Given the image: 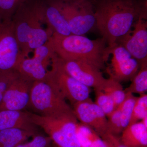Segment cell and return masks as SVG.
I'll return each mask as SVG.
<instances>
[{"label":"cell","mask_w":147,"mask_h":147,"mask_svg":"<svg viewBox=\"0 0 147 147\" xmlns=\"http://www.w3.org/2000/svg\"><path fill=\"white\" fill-rule=\"evenodd\" d=\"M95 16L96 29L111 48L139 18H147V0H96Z\"/></svg>","instance_id":"obj_1"},{"label":"cell","mask_w":147,"mask_h":147,"mask_svg":"<svg viewBox=\"0 0 147 147\" xmlns=\"http://www.w3.org/2000/svg\"><path fill=\"white\" fill-rule=\"evenodd\" d=\"M45 0H27L18 6L11 19L15 36L22 55L43 45L53 33L43 28Z\"/></svg>","instance_id":"obj_2"},{"label":"cell","mask_w":147,"mask_h":147,"mask_svg":"<svg viewBox=\"0 0 147 147\" xmlns=\"http://www.w3.org/2000/svg\"><path fill=\"white\" fill-rule=\"evenodd\" d=\"M49 40L55 54L64 60L84 61L101 70L110 57V48L102 37L91 40L84 35L53 33Z\"/></svg>","instance_id":"obj_3"},{"label":"cell","mask_w":147,"mask_h":147,"mask_svg":"<svg viewBox=\"0 0 147 147\" xmlns=\"http://www.w3.org/2000/svg\"><path fill=\"white\" fill-rule=\"evenodd\" d=\"M33 123L42 129L60 147H81L77 137L78 121L73 113L57 117H45L30 112Z\"/></svg>","instance_id":"obj_4"},{"label":"cell","mask_w":147,"mask_h":147,"mask_svg":"<svg viewBox=\"0 0 147 147\" xmlns=\"http://www.w3.org/2000/svg\"><path fill=\"white\" fill-rule=\"evenodd\" d=\"M28 108L32 113L45 117H57L73 112L66 100L45 81L33 82Z\"/></svg>","instance_id":"obj_5"},{"label":"cell","mask_w":147,"mask_h":147,"mask_svg":"<svg viewBox=\"0 0 147 147\" xmlns=\"http://www.w3.org/2000/svg\"><path fill=\"white\" fill-rule=\"evenodd\" d=\"M71 34L84 35L96 29V0H56Z\"/></svg>","instance_id":"obj_6"},{"label":"cell","mask_w":147,"mask_h":147,"mask_svg":"<svg viewBox=\"0 0 147 147\" xmlns=\"http://www.w3.org/2000/svg\"><path fill=\"white\" fill-rule=\"evenodd\" d=\"M45 81L71 105L90 98V88L66 73L53 59Z\"/></svg>","instance_id":"obj_7"},{"label":"cell","mask_w":147,"mask_h":147,"mask_svg":"<svg viewBox=\"0 0 147 147\" xmlns=\"http://www.w3.org/2000/svg\"><path fill=\"white\" fill-rule=\"evenodd\" d=\"M25 57L22 55L12 21H3L0 26V72L16 69Z\"/></svg>","instance_id":"obj_8"},{"label":"cell","mask_w":147,"mask_h":147,"mask_svg":"<svg viewBox=\"0 0 147 147\" xmlns=\"http://www.w3.org/2000/svg\"><path fill=\"white\" fill-rule=\"evenodd\" d=\"M53 60L69 76L90 88L100 89L106 79L100 69L86 62L79 60H66L55 54Z\"/></svg>","instance_id":"obj_9"},{"label":"cell","mask_w":147,"mask_h":147,"mask_svg":"<svg viewBox=\"0 0 147 147\" xmlns=\"http://www.w3.org/2000/svg\"><path fill=\"white\" fill-rule=\"evenodd\" d=\"M110 48L111 58L107 69L109 78L120 83L131 81L140 68L139 62L122 45L116 44Z\"/></svg>","instance_id":"obj_10"},{"label":"cell","mask_w":147,"mask_h":147,"mask_svg":"<svg viewBox=\"0 0 147 147\" xmlns=\"http://www.w3.org/2000/svg\"><path fill=\"white\" fill-rule=\"evenodd\" d=\"M74 115L80 123L91 127L101 137L108 130V118L90 98L72 105Z\"/></svg>","instance_id":"obj_11"},{"label":"cell","mask_w":147,"mask_h":147,"mask_svg":"<svg viewBox=\"0 0 147 147\" xmlns=\"http://www.w3.org/2000/svg\"><path fill=\"white\" fill-rule=\"evenodd\" d=\"M147 18L137 20L129 32L121 38L116 44L125 48L140 64L147 61Z\"/></svg>","instance_id":"obj_12"},{"label":"cell","mask_w":147,"mask_h":147,"mask_svg":"<svg viewBox=\"0 0 147 147\" xmlns=\"http://www.w3.org/2000/svg\"><path fill=\"white\" fill-rule=\"evenodd\" d=\"M33 82L20 75L5 93L0 103V110H26L28 107Z\"/></svg>","instance_id":"obj_13"},{"label":"cell","mask_w":147,"mask_h":147,"mask_svg":"<svg viewBox=\"0 0 147 147\" xmlns=\"http://www.w3.org/2000/svg\"><path fill=\"white\" fill-rule=\"evenodd\" d=\"M44 15L45 24L52 33L62 36L71 34L68 24L56 0H45Z\"/></svg>","instance_id":"obj_14"},{"label":"cell","mask_w":147,"mask_h":147,"mask_svg":"<svg viewBox=\"0 0 147 147\" xmlns=\"http://www.w3.org/2000/svg\"><path fill=\"white\" fill-rule=\"evenodd\" d=\"M37 127L32 121L29 111L0 110V131L19 128L37 133Z\"/></svg>","instance_id":"obj_15"},{"label":"cell","mask_w":147,"mask_h":147,"mask_svg":"<svg viewBox=\"0 0 147 147\" xmlns=\"http://www.w3.org/2000/svg\"><path fill=\"white\" fill-rule=\"evenodd\" d=\"M50 64L34 55L32 58H24L16 70L20 75L32 82L45 81Z\"/></svg>","instance_id":"obj_16"},{"label":"cell","mask_w":147,"mask_h":147,"mask_svg":"<svg viewBox=\"0 0 147 147\" xmlns=\"http://www.w3.org/2000/svg\"><path fill=\"white\" fill-rule=\"evenodd\" d=\"M120 138L127 147L147 146V127L141 121L129 125L121 133Z\"/></svg>","instance_id":"obj_17"},{"label":"cell","mask_w":147,"mask_h":147,"mask_svg":"<svg viewBox=\"0 0 147 147\" xmlns=\"http://www.w3.org/2000/svg\"><path fill=\"white\" fill-rule=\"evenodd\" d=\"M38 134L19 128H10L0 131V147H16Z\"/></svg>","instance_id":"obj_18"},{"label":"cell","mask_w":147,"mask_h":147,"mask_svg":"<svg viewBox=\"0 0 147 147\" xmlns=\"http://www.w3.org/2000/svg\"><path fill=\"white\" fill-rule=\"evenodd\" d=\"M130 86L125 90V92L142 95L147 91V61L140 64L139 71L131 80Z\"/></svg>","instance_id":"obj_19"},{"label":"cell","mask_w":147,"mask_h":147,"mask_svg":"<svg viewBox=\"0 0 147 147\" xmlns=\"http://www.w3.org/2000/svg\"><path fill=\"white\" fill-rule=\"evenodd\" d=\"M100 89L112 98L117 108L121 104L126 97V93L121 83L112 78L106 79Z\"/></svg>","instance_id":"obj_20"},{"label":"cell","mask_w":147,"mask_h":147,"mask_svg":"<svg viewBox=\"0 0 147 147\" xmlns=\"http://www.w3.org/2000/svg\"><path fill=\"white\" fill-rule=\"evenodd\" d=\"M137 98L134 94L126 93L125 99L118 106L120 110L121 123L123 129L129 125Z\"/></svg>","instance_id":"obj_21"},{"label":"cell","mask_w":147,"mask_h":147,"mask_svg":"<svg viewBox=\"0 0 147 147\" xmlns=\"http://www.w3.org/2000/svg\"><path fill=\"white\" fill-rule=\"evenodd\" d=\"M95 92V102L104 112L107 118L117 108L112 98L108 94L100 89H94Z\"/></svg>","instance_id":"obj_22"},{"label":"cell","mask_w":147,"mask_h":147,"mask_svg":"<svg viewBox=\"0 0 147 147\" xmlns=\"http://www.w3.org/2000/svg\"><path fill=\"white\" fill-rule=\"evenodd\" d=\"M100 136L89 127L78 123L77 137L81 147H89L92 142Z\"/></svg>","instance_id":"obj_23"},{"label":"cell","mask_w":147,"mask_h":147,"mask_svg":"<svg viewBox=\"0 0 147 147\" xmlns=\"http://www.w3.org/2000/svg\"><path fill=\"white\" fill-rule=\"evenodd\" d=\"M146 117H147V95L144 94L137 98L129 125L141 121Z\"/></svg>","instance_id":"obj_24"},{"label":"cell","mask_w":147,"mask_h":147,"mask_svg":"<svg viewBox=\"0 0 147 147\" xmlns=\"http://www.w3.org/2000/svg\"><path fill=\"white\" fill-rule=\"evenodd\" d=\"M20 75V74L16 69L0 72V103L6 91Z\"/></svg>","instance_id":"obj_25"},{"label":"cell","mask_w":147,"mask_h":147,"mask_svg":"<svg viewBox=\"0 0 147 147\" xmlns=\"http://www.w3.org/2000/svg\"><path fill=\"white\" fill-rule=\"evenodd\" d=\"M120 110L119 107L108 117L107 132L116 135L121 134L123 129L121 120Z\"/></svg>","instance_id":"obj_26"},{"label":"cell","mask_w":147,"mask_h":147,"mask_svg":"<svg viewBox=\"0 0 147 147\" xmlns=\"http://www.w3.org/2000/svg\"><path fill=\"white\" fill-rule=\"evenodd\" d=\"M18 5L16 0H0V14L3 21H10Z\"/></svg>","instance_id":"obj_27"},{"label":"cell","mask_w":147,"mask_h":147,"mask_svg":"<svg viewBox=\"0 0 147 147\" xmlns=\"http://www.w3.org/2000/svg\"><path fill=\"white\" fill-rule=\"evenodd\" d=\"M30 142H28V147H51L53 143L47 136L37 134L32 137Z\"/></svg>","instance_id":"obj_28"},{"label":"cell","mask_w":147,"mask_h":147,"mask_svg":"<svg viewBox=\"0 0 147 147\" xmlns=\"http://www.w3.org/2000/svg\"><path fill=\"white\" fill-rule=\"evenodd\" d=\"M89 147H105L104 142L101 137H99L94 140Z\"/></svg>","instance_id":"obj_29"},{"label":"cell","mask_w":147,"mask_h":147,"mask_svg":"<svg viewBox=\"0 0 147 147\" xmlns=\"http://www.w3.org/2000/svg\"><path fill=\"white\" fill-rule=\"evenodd\" d=\"M141 121L144 126L147 127V117H145Z\"/></svg>","instance_id":"obj_30"},{"label":"cell","mask_w":147,"mask_h":147,"mask_svg":"<svg viewBox=\"0 0 147 147\" xmlns=\"http://www.w3.org/2000/svg\"><path fill=\"white\" fill-rule=\"evenodd\" d=\"M16 147H28V142H24L18 145Z\"/></svg>","instance_id":"obj_31"},{"label":"cell","mask_w":147,"mask_h":147,"mask_svg":"<svg viewBox=\"0 0 147 147\" xmlns=\"http://www.w3.org/2000/svg\"><path fill=\"white\" fill-rule=\"evenodd\" d=\"M3 21L2 18L1 16V14H0V26L2 23Z\"/></svg>","instance_id":"obj_32"},{"label":"cell","mask_w":147,"mask_h":147,"mask_svg":"<svg viewBox=\"0 0 147 147\" xmlns=\"http://www.w3.org/2000/svg\"><path fill=\"white\" fill-rule=\"evenodd\" d=\"M51 147H60L58 146H56V145H55L54 144V145H52V146H51Z\"/></svg>","instance_id":"obj_33"},{"label":"cell","mask_w":147,"mask_h":147,"mask_svg":"<svg viewBox=\"0 0 147 147\" xmlns=\"http://www.w3.org/2000/svg\"><path fill=\"white\" fill-rule=\"evenodd\" d=\"M147 147V146H142V147Z\"/></svg>","instance_id":"obj_34"}]
</instances>
